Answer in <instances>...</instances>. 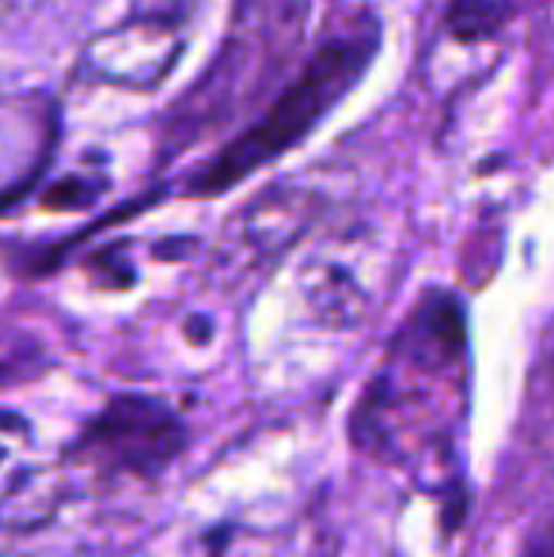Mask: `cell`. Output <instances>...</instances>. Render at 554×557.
<instances>
[{"instance_id":"6da1fadb","label":"cell","mask_w":554,"mask_h":557,"mask_svg":"<svg viewBox=\"0 0 554 557\" xmlns=\"http://www.w3.org/2000/svg\"><path fill=\"white\" fill-rule=\"evenodd\" d=\"M377 42H380V35L372 20H357V27L331 38V42L285 84V91H281L274 103L262 107V114L255 117L244 133H236V137L194 175L190 190L201 194V198L224 194L236 183H244L247 175L262 171L267 163H274L278 156H285L288 148L300 145V140L338 107V99L361 81Z\"/></svg>"},{"instance_id":"7a4b0ae2","label":"cell","mask_w":554,"mask_h":557,"mask_svg":"<svg viewBox=\"0 0 554 557\" xmlns=\"http://www.w3.org/2000/svg\"><path fill=\"white\" fill-rule=\"evenodd\" d=\"M186 444L175 413L156 398H111L69 447V467L96 478H156Z\"/></svg>"},{"instance_id":"3957f363","label":"cell","mask_w":554,"mask_h":557,"mask_svg":"<svg viewBox=\"0 0 554 557\" xmlns=\"http://www.w3.org/2000/svg\"><path fill=\"white\" fill-rule=\"evenodd\" d=\"M65 497V467L46 459L30 425L15 410H0V535H30L46 528Z\"/></svg>"},{"instance_id":"277c9868","label":"cell","mask_w":554,"mask_h":557,"mask_svg":"<svg viewBox=\"0 0 554 557\" xmlns=\"http://www.w3.org/2000/svg\"><path fill=\"white\" fill-rule=\"evenodd\" d=\"M183 53V30L163 15H140L96 35L81 53V73L107 88L148 91Z\"/></svg>"},{"instance_id":"5b68a950","label":"cell","mask_w":554,"mask_h":557,"mask_svg":"<svg viewBox=\"0 0 554 557\" xmlns=\"http://www.w3.org/2000/svg\"><path fill=\"white\" fill-rule=\"evenodd\" d=\"M319 198L304 186H270L255 201H247L221 239V255L236 270L274 262L316 221Z\"/></svg>"},{"instance_id":"8992f818","label":"cell","mask_w":554,"mask_h":557,"mask_svg":"<svg viewBox=\"0 0 554 557\" xmlns=\"http://www.w3.org/2000/svg\"><path fill=\"white\" fill-rule=\"evenodd\" d=\"M304 296L308 308L331 326H357L369 311V296L357 277L331 258H319L304 270Z\"/></svg>"},{"instance_id":"52a82bcc","label":"cell","mask_w":554,"mask_h":557,"mask_svg":"<svg viewBox=\"0 0 554 557\" xmlns=\"http://www.w3.org/2000/svg\"><path fill=\"white\" fill-rule=\"evenodd\" d=\"M505 15V0H456L452 8V30L459 38L479 35V30H497Z\"/></svg>"},{"instance_id":"ba28073f","label":"cell","mask_w":554,"mask_h":557,"mask_svg":"<svg viewBox=\"0 0 554 557\" xmlns=\"http://www.w3.org/2000/svg\"><path fill=\"white\" fill-rule=\"evenodd\" d=\"M42 0H0V27L8 23H20L23 15H30Z\"/></svg>"},{"instance_id":"9c48e42d","label":"cell","mask_w":554,"mask_h":557,"mask_svg":"<svg viewBox=\"0 0 554 557\" xmlns=\"http://www.w3.org/2000/svg\"><path fill=\"white\" fill-rule=\"evenodd\" d=\"M532 557H554V539H551V543H547V546H540V550H535Z\"/></svg>"}]
</instances>
